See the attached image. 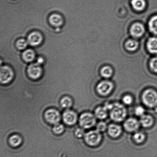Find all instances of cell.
<instances>
[{
    "mask_svg": "<svg viewBox=\"0 0 157 157\" xmlns=\"http://www.w3.org/2000/svg\"><path fill=\"white\" fill-rule=\"evenodd\" d=\"M111 119L115 123H120L125 120L127 112L124 104L117 102L112 103L109 110Z\"/></svg>",
    "mask_w": 157,
    "mask_h": 157,
    "instance_id": "obj_1",
    "label": "cell"
},
{
    "mask_svg": "<svg viewBox=\"0 0 157 157\" xmlns=\"http://www.w3.org/2000/svg\"><path fill=\"white\" fill-rule=\"evenodd\" d=\"M141 99L143 104L148 108H156L157 107V92L155 89L144 90L141 94Z\"/></svg>",
    "mask_w": 157,
    "mask_h": 157,
    "instance_id": "obj_2",
    "label": "cell"
},
{
    "mask_svg": "<svg viewBox=\"0 0 157 157\" xmlns=\"http://www.w3.org/2000/svg\"><path fill=\"white\" fill-rule=\"evenodd\" d=\"M97 118L94 114L84 112L81 114L79 118V125L84 130H88L95 127Z\"/></svg>",
    "mask_w": 157,
    "mask_h": 157,
    "instance_id": "obj_3",
    "label": "cell"
},
{
    "mask_svg": "<svg viewBox=\"0 0 157 157\" xmlns=\"http://www.w3.org/2000/svg\"><path fill=\"white\" fill-rule=\"evenodd\" d=\"M102 135L96 130L89 131L86 133L84 136L85 142L91 147H98L102 140Z\"/></svg>",
    "mask_w": 157,
    "mask_h": 157,
    "instance_id": "obj_4",
    "label": "cell"
},
{
    "mask_svg": "<svg viewBox=\"0 0 157 157\" xmlns=\"http://www.w3.org/2000/svg\"><path fill=\"white\" fill-rule=\"evenodd\" d=\"M114 87L113 83L108 80H104L100 81L97 84L96 90L97 93L100 96H108L113 91Z\"/></svg>",
    "mask_w": 157,
    "mask_h": 157,
    "instance_id": "obj_5",
    "label": "cell"
},
{
    "mask_svg": "<svg viewBox=\"0 0 157 157\" xmlns=\"http://www.w3.org/2000/svg\"><path fill=\"white\" fill-rule=\"evenodd\" d=\"M44 119L48 124H59L61 119V115L59 112L55 108H49L44 112Z\"/></svg>",
    "mask_w": 157,
    "mask_h": 157,
    "instance_id": "obj_6",
    "label": "cell"
},
{
    "mask_svg": "<svg viewBox=\"0 0 157 157\" xmlns=\"http://www.w3.org/2000/svg\"><path fill=\"white\" fill-rule=\"evenodd\" d=\"M14 72L11 68L7 65L1 67L0 72V81L2 84H9L14 77Z\"/></svg>",
    "mask_w": 157,
    "mask_h": 157,
    "instance_id": "obj_7",
    "label": "cell"
},
{
    "mask_svg": "<svg viewBox=\"0 0 157 157\" xmlns=\"http://www.w3.org/2000/svg\"><path fill=\"white\" fill-rule=\"evenodd\" d=\"M141 126L140 121L136 118L130 117L124 120V128L129 133H133L138 131Z\"/></svg>",
    "mask_w": 157,
    "mask_h": 157,
    "instance_id": "obj_8",
    "label": "cell"
},
{
    "mask_svg": "<svg viewBox=\"0 0 157 157\" xmlns=\"http://www.w3.org/2000/svg\"><path fill=\"white\" fill-rule=\"evenodd\" d=\"M27 73L28 75L31 79L33 80H37L39 79L42 76L43 69L40 65L34 63L31 64L27 68Z\"/></svg>",
    "mask_w": 157,
    "mask_h": 157,
    "instance_id": "obj_9",
    "label": "cell"
},
{
    "mask_svg": "<svg viewBox=\"0 0 157 157\" xmlns=\"http://www.w3.org/2000/svg\"><path fill=\"white\" fill-rule=\"evenodd\" d=\"M62 118L64 124L70 126L75 125L78 120L77 114L70 110H67L64 112Z\"/></svg>",
    "mask_w": 157,
    "mask_h": 157,
    "instance_id": "obj_10",
    "label": "cell"
},
{
    "mask_svg": "<svg viewBox=\"0 0 157 157\" xmlns=\"http://www.w3.org/2000/svg\"><path fill=\"white\" fill-rule=\"evenodd\" d=\"M43 40L42 35L39 32L36 31L32 32L27 38L28 42L30 45L33 47L40 45L42 43Z\"/></svg>",
    "mask_w": 157,
    "mask_h": 157,
    "instance_id": "obj_11",
    "label": "cell"
},
{
    "mask_svg": "<svg viewBox=\"0 0 157 157\" xmlns=\"http://www.w3.org/2000/svg\"><path fill=\"white\" fill-rule=\"evenodd\" d=\"M145 32V28L143 24L140 23L136 22L133 24L131 27V34L134 37H140L144 34Z\"/></svg>",
    "mask_w": 157,
    "mask_h": 157,
    "instance_id": "obj_12",
    "label": "cell"
},
{
    "mask_svg": "<svg viewBox=\"0 0 157 157\" xmlns=\"http://www.w3.org/2000/svg\"><path fill=\"white\" fill-rule=\"evenodd\" d=\"M107 131L109 136L114 139L119 137L122 133V128L117 124H109L108 127Z\"/></svg>",
    "mask_w": 157,
    "mask_h": 157,
    "instance_id": "obj_13",
    "label": "cell"
},
{
    "mask_svg": "<svg viewBox=\"0 0 157 157\" xmlns=\"http://www.w3.org/2000/svg\"><path fill=\"white\" fill-rule=\"evenodd\" d=\"M94 114L97 119L104 120L108 116L109 111L104 105L99 106L95 109Z\"/></svg>",
    "mask_w": 157,
    "mask_h": 157,
    "instance_id": "obj_14",
    "label": "cell"
},
{
    "mask_svg": "<svg viewBox=\"0 0 157 157\" xmlns=\"http://www.w3.org/2000/svg\"><path fill=\"white\" fill-rule=\"evenodd\" d=\"M140 118L139 121L141 126L144 128L151 127L154 124V119L151 115L145 114Z\"/></svg>",
    "mask_w": 157,
    "mask_h": 157,
    "instance_id": "obj_15",
    "label": "cell"
},
{
    "mask_svg": "<svg viewBox=\"0 0 157 157\" xmlns=\"http://www.w3.org/2000/svg\"><path fill=\"white\" fill-rule=\"evenodd\" d=\"M50 24L54 27H59L63 24V19L60 15L58 14H53L49 18Z\"/></svg>",
    "mask_w": 157,
    "mask_h": 157,
    "instance_id": "obj_16",
    "label": "cell"
},
{
    "mask_svg": "<svg viewBox=\"0 0 157 157\" xmlns=\"http://www.w3.org/2000/svg\"><path fill=\"white\" fill-rule=\"evenodd\" d=\"M22 139L20 135L13 134L10 136L9 139V143L11 147L16 148L19 147L22 144Z\"/></svg>",
    "mask_w": 157,
    "mask_h": 157,
    "instance_id": "obj_17",
    "label": "cell"
},
{
    "mask_svg": "<svg viewBox=\"0 0 157 157\" xmlns=\"http://www.w3.org/2000/svg\"><path fill=\"white\" fill-rule=\"evenodd\" d=\"M147 45V50L151 53H157V37H153L149 38Z\"/></svg>",
    "mask_w": 157,
    "mask_h": 157,
    "instance_id": "obj_18",
    "label": "cell"
},
{
    "mask_svg": "<svg viewBox=\"0 0 157 157\" xmlns=\"http://www.w3.org/2000/svg\"><path fill=\"white\" fill-rule=\"evenodd\" d=\"M22 57L23 60L25 62H31L35 59V54L32 49H27L23 52Z\"/></svg>",
    "mask_w": 157,
    "mask_h": 157,
    "instance_id": "obj_19",
    "label": "cell"
},
{
    "mask_svg": "<svg viewBox=\"0 0 157 157\" xmlns=\"http://www.w3.org/2000/svg\"><path fill=\"white\" fill-rule=\"evenodd\" d=\"M131 4L133 8L138 11L144 10L146 6L145 0H132Z\"/></svg>",
    "mask_w": 157,
    "mask_h": 157,
    "instance_id": "obj_20",
    "label": "cell"
},
{
    "mask_svg": "<svg viewBox=\"0 0 157 157\" xmlns=\"http://www.w3.org/2000/svg\"><path fill=\"white\" fill-rule=\"evenodd\" d=\"M73 100L70 96L63 97L60 101V104L63 108L69 109L73 105Z\"/></svg>",
    "mask_w": 157,
    "mask_h": 157,
    "instance_id": "obj_21",
    "label": "cell"
},
{
    "mask_svg": "<svg viewBox=\"0 0 157 157\" xmlns=\"http://www.w3.org/2000/svg\"><path fill=\"white\" fill-rule=\"evenodd\" d=\"M100 73L101 76L106 79L111 77L113 75V69L109 66H105L101 69Z\"/></svg>",
    "mask_w": 157,
    "mask_h": 157,
    "instance_id": "obj_22",
    "label": "cell"
},
{
    "mask_svg": "<svg viewBox=\"0 0 157 157\" xmlns=\"http://www.w3.org/2000/svg\"><path fill=\"white\" fill-rule=\"evenodd\" d=\"M139 43L136 40L129 39L126 41L125 44V48L130 52H134L138 48Z\"/></svg>",
    "mask_w": 157,
    "mask_h": 157,
    "instance_id": "obj_23",
    "label": "cell"
},
{
    "mask_svg": "<svg viewBox=\"0 0 157 157\" xmlns=\"http://www.w3.org/2000/svg\"><path fill=\"white\" fill-rule=\"evenodd\" d=\"M146 136L144 132L137 131L134 133L133 139L136 143L141 144L144 143L146 139Z\"/></svg>",
    "mask_w": 157,
    "mask_h": 157,
    "instance_id": "obj_24",
    "label": "cell"
},
{
    "mask_svg": "<svg viewBox=\"0 0 157 157\" xmlns=\"http://www.w3.org/2000/svg\"><path fill=\"white\" fill-rule=\"evenodd\" d=\"M148 27L151 33L157 35V15L150 18L148 22Z\"/></svg>",
    "mask_w": 157,
    "mask_h": 157,
    "instance_id": "obj_25",
    "label": "cell"
},
{
    "mask_svg": "<svg viewBox=\"0 0 157 157\" xmlns=\"http://www.w3.org/2000/svg\"><path fill=\"white\" fill-rule=\"evenodd\" d=\"M108 127L107 123L101 120L99 122L97 123L95 125V130L98 131L100 133H102L107 130Z\"/></svg>",
    "mask_w": 157,
    "mask_h": 157,
    "instance_id": "obj_26",
    "label": "cell"
},
{
    "mask_svg": "<svg viewBox=\"0 0 157 157\" xmlns=\"http://www.w3.org/2000/svg\"><path fill=\"white\" fill-rule=\"evenodd\" d=\"M52 130L54 133L57 135L62 134L64 131V127L62 124H58L54 126Z\"/></svg>",
    "mask_w": 157,
    "mask_h": 157,
    "instance_id": "obj_27",
    "label": "cell"
},
{
    "mask_svg": "<svg viewBox=\"0 0 157 157\" xmlns=\"http://www.w3.org/2000/svg\"><path fill=\"white\" fill-rule=\"evenodd\" d=\"M133 97L131 95L126 94L123 96L122 101L124 105H131L133 102Z\"/></svg>",
    "mask_w": 157,
    "mask_h": 157,
    "instance_id": "obj_28",
    "label": "cell"
},
{
    "mask_svg": "<svg viewBox=\"0 0 157 157\" xmlns=\"http://www.w3.org/2000/svg\"><path fill=\"white\" fill-rule=\"evenodd\" d=\"M27 41L24 38H21L17 41L16 47L20 50H24L27 47L28 45Z\"/></svg>",
    "mask_w": 157,
    "mask_h": 157,
    "instance_id": "obj_29",
    "label": "cell"
},
{
    "mask_svg": "<svg viewBox=\"0 0 157 157\" xmlns=\"http://www.w3.org/2000/svg\"><path fill=\"white\" fill-rule=\"evenodd\" d=\"M135 115L136 116L141 117L145 114V110L143 106H138L135 109Z\"/></svg>",
    "mask_w": 157,
    "mask_h": 157,
    "instance_id": "obj_30",
    "label": "cell"
},
{
    "mask_svg": "<svg viewBox=\"0 0 157 157\" xmlns=\"http://www.w3.org/2000/svg\"><path fill=\"white\" fill-rule=\"evenodd\" d=\"M150 69L155 73H157V57L152 58L150 63Z\"/></svg>",
    "mask_w": 157,
    "mask_h": 157,
    "instance_id": "obj_31",
    "label": "cell"
},
{
    "mask_svg": "<svg viewBox=\"0 0 157 157\" xmlns=\"http://www.w3.org/2000/svg\"><path fill=\"white\" fill-rule=\"evenodd\" d=\"M84 129L82 128H79L76 129L75 132V135L78 138H82L85 135Z\"/></svg>",
    "mask_w": 157,
    "mask_h": 157,
    "instance_id": "obj_32",
    "label": "cell"
},
{
    "mask_svg": "<svg viewBox=\"0 0 157 157\" xmlns=\"http://www.w3.org/2000/svg\"><path fill=\"white\" fill-rule=\"evenodd\" d=\"M44 58H43L42 57H38L37 59L36 60V63L37 64L40 65H41L44 64Z\"/></svg>",
    "mask_w": 157,
    "mask_h": 157,
    "instance_id": "obj_33",
    "label": "cell"
},
{
    "mask_svg": "<svg viewBox=\"0 0 157 157\" xmlns=\"http://www.w3.org/2000/svg\"><path fill=\"white\" fill-rule=\"evenodd\" d=\"M156 112H157V107L156 108Z\"/></svg>",
    "mask_w": 157,
    "mask_h": 157,
    "instance_id": "obj_34",
    "label": "cell"
}]
</instances>
